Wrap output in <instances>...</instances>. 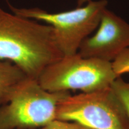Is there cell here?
<instances>
[{
    "mask_svg": "<svg viewBox=\"0 0 129 129\" xmlns=\"http://www.w3.org/2000/svg\"><path fill=\"white\" fill-rule=\"evenodd\" d=\"M107 0L90 1L84 7L67 12L50 13L38 8H16L10 6L14 14L42 21L54 29L59 47L63 56L78 52L81 43L99 24Z\"/></svg>",
    "mask_w": 129,
    "mask_h": 129,
    "instance_id": "5",
    "label": "cell"
},
{
    "mask_svg": "<svg viewBox=\"0 0 129 129\" xmlns=\"http://www.w3.org/2000/svg\"><path fill=\"white\" fill-rule=\"evenodd\" d=\"M91 0H78V7H81L84 4L88 3Z\"/></svg>",
    "mask_w": 129,
    "mask_h": 129,
    "instance_id": "11",
    "label": "cell"
},
{
    "mask_svg": "<svg viewBox=\"0 0 129 129\" xmlns=\"http://www.w3.org/2000/svg\"><path fill=\"white\" fill-rule=\"evenodd\" d=\"M56 119L77 122L90 129H129L125 109L111 86L69 95L58 105Z\"/></svg>",
    "mask_w": 129,
    "mask_h": 129,
    "instance_id": "4",
    "label": "cell"
},
{
    "mask_svg": "<svg viewBox=\"0 0 129 129\" xmlns=\"http://www.w3.org/2000/svg\"><path fill=\"white\" fill-rule=\"evenodd\" d=\"M63 56L54 29L0 7V59L19 67L29 78Z\"/></svg>",
    "mask_w": 129,
    "mask_h": 129,
    "instance_id": "1",
    "label": "cell"
},
{
    "mask_svg": "<svg viewBox=\"0 0 129 129\" xmlns=\"http://www.w3.org/2000/svg\"><path fill=\"white\" fill-rule=\"evenodd\" d=\"M111 87L122 103L129 121V83L120 76L112 82Z\"/></svg>",
    "mask_w": 129,
    "mask_h": 129,
    "instance_id": "8",
    "label": "cell"
},
{
    "mask_svg": "<svg viewBox=\"0 0 129 129\" xmlns=\"http://www.w3.org/2000/svg\"><path fill=\"white\" fill-rule=\"evenodd\" d=\"M69 95V91H48L37 79L26 77L0 105V129L41 128L56 120L58 105Z\"/></svg>",
    "mask_w": 129,
    "mask_h": 129,
    "instance_id": "2",
    "label": "cell"
},
{
    "mask_svg": "<svg viewBox=\"0 0 129 129\" xmlns=\"http://www.w3.org/2000/svg\"><path fill=\"white\" fill-rule=\"evenodd\" d=\"M96 33L81 43L78 53L112 62L125 48L129 47V23L107 9L102 13Z\"/></svg>",
    "mask_w": 129,
    "mask_h": 129,
    "instance_id": "6",
    "label": "cell"
},
{
    "mask_svg": "<svg viewBox=\"0 0 129 129\" xmlns=\"http://www.w3.org/2000/svg\"><path fill=\"white\" fill-rule=\"evenodd\" d=\"M27 77L17 66L0 59V105L5 104L18 84Z\"/></svg>",
    "mask_w": 129,
    "mask_h": 129,
    "instance_id": "7",
    "label": "cell"
},
{
    "mask_svg": "<svg viewBox=\"0 0 129 129\" xmlns=\"http://www.w3.org/2000/svg\"><path fill=\"white\" fill-rule=\"evenodd\" d=\"M117 77L111 62L77 53L48 65L37 80L50 92L79 90L88 93L110 87Z\"/></svg>",
    "mask_w": 129,
    "mask_h": 129,
    "instance_id": "3",
    "label": "cell"
},
{
    "mask_svg": "<svg viewBox=\"0 0 129 129\" xmlns=\"http://www.w3.org/2000/svg\"><path fill=\"white\" fill-rule=\"evenodd\" d=\"M111 63L113 70L118 77L129 73V47L122 51Z\"/></svg>",
    "mask_w": 129,
    "mask_h": 129,
    "instance_id": "9",
    "label": "cell"
},
{
    "mask_svg": "<svg viewBox=\"0 0 129 129\" xmlns=\"http://www.w3.org/2000/svg\"><path fill=\"white\" fill-rule=\"evenodd\" d=\"M38 129H90L75 122L54 120Z\"/></svg>",
    "mask_w": 129,
    "mask_h": 129,
    "instance_id": "10",
    "label": "cell"
}]
</instances>
